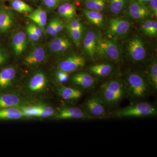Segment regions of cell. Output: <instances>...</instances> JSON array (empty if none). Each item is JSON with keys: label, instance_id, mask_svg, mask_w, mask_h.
Masks as SVG:
<instances>
[{"label": "cell", "instance_id": "obj_36", "mask_svg": "<svg viewBox=\"0 0 157 157\" xmlns=\"http://www.w3.org/2000/svg\"><path fill=\"white\" fill-rule=\"evenodd\" d=\"M43 3L48 9H54L58 5L59 0H43Z\"/></svg>", "mask_w": 157, "mask_h": 157}, {"label": "cell", "instance_id": "obj_41", "mask_svg": "<svg viewBox=\"0 0 157 157\" xmlns=\"http://www.w3.org/2000/svg\"><path fill=\"white\" fill-rule=\"evenodd\" d=\"M157 34V23L155 20H151V28L150 36H156Z\"/></svg>", "mask_w": 157, "mask_h": 157}, {"label": "cell", "instance_id": "obj_27", "mask_svg": "<svg viewBox=\"0 0 157 157\" xmlns=\"http://www.w3.org/2000/svg\"><path fill=\"white\" fill-rule=\"evenodd\" d=\"M108 2L109 11L113 14H117L122 11L127 0H108Z\"/></svg>", "mask_w": 157, "mask_h": 157}, {"label": "cell", "instance_id": "obj_11", "mask_svg": "<svg viewBox=\"0 0 157 157\" xmlns=\"http://www.w3.org/2000/svg\"><path fill=\"white\" fill-rule=\"evenodd\" d=\"M131 26L128 21L120 18L109 19L108 34L112 37H117L126 34Z\"/></svg>", "mask_w": 157, "mask_h": 157}, {"label": "cell", "instance_id": "obj_2", "mask_svg": "<svg viewBox=\"0 0 157 157\" xmlns=\"http://www.w3.org/2000/svg\"><path fill=\"white\" fill-rule=\"evenodd\" d=\"M125 81L127 89V98L131 103L144 101L152 92L147 79L140 73H129Z\"/></svg>", "mask_w": 157, "mask_h": 157}, {"label": "cell", "instance_id": "obj_42", "mask_svg": "<svg viewBox=\"0 0 157 157\" xmlns=\"http://www.w3.org/2000/svg\"><path fill=\"white\" fill-rule=\"evenodd\" d=\"M55 28L58 33H60L63 29V25L61 21L58 19H55Z\"/></svg>", "mask_w": 157, "mask_h": 157}, {"label": "cell", "instance_id": "obj_14", "mask_svg": "<svg viewBox=\"0 0 157 157\" xmlns=\"http://www.w3.org/2000/svg\"><path fill=\"white\" fill-rule=\"evenodd\" d=\"M45 52L42 47H35L30 52L24 59V63L29 67H36L44 61Z\"/></svg>", "mask_w": 157, "mask_h": 157}, {"label": "cell", "instance_id": "obj_31", "mask_svg": "<svg viewBox=\"0 0 157 157\" xmlns=\"http://www.w3.org/2000/svg\"><path fill=\"white\" fill-rule=\"evenodd\" d=\"M46 33L52 36H55L58 33L57 32L55 28V19L51 21L46 28Z\"/></svg>", "mask_w": 157, "mask_h": 157}, {"label": "cell", "instance_id": "obj_4", "mask_svg": "<svg viewBox=\"0 0 157 157\" xmlns=\"http://www.w3.org/2000/svg\"><path fill=\"white\" fill-rule=\"evenodd\" d=\"M106 107L97 93L89 96L82 106V109L90 119H103L108 117Z\"/></svg>", "mask_w": 157, "mask_h": 157}, {"label": "cell", "instance_id": "obj_15", "mask_svg": "<svg viewBox=\"0 0 157 157\" xmlns=\"http://www.w3.org/2000/svg\"><path fill=\"white\" fill-rule=\"evenodd\" d=\"M98 37L94 32L89 31L83 39V46L85 52L89 56L94 59L97 53Z\"/></svg>", "mask_w": 157, "mask_h": 157}, {"label": "cell", "instance_id": "obj_1", "mask_svg": "<svg viewBox=\"0 0 157 157\" xmlns=\"http://www.w3.org/2000/svg\"><path fill=\"white\" fill-rule=\"evenodd\" d=\"M97 93L106 107H117L127 98L125 81L121 78L108 79L101 85Z\"/></svg>", "mask_w": 157, "mask_h": 157}, {"label": "cell", "instance_id": "obj_29", "mask_svg": "<svg viewBox=\"0 0 157 157\" xmlns=\"http://www.w3.org/2000/svg\"><path fill=\"white\" fill-rule=\"evenodd\" d=\"M70 36L77 47L79 46L81 42L83 29H68Z\"/></svg>", "mask_w": 157, "mask_h": 157}, {"label": "cell", "instance_id": "obj_19", "mask_svg": "<svg viewBox=\"0 0 157 157\" xmlns=\"http://www.w3.org/2000/svg\"><path fill=\"white\" fill-rule=\"evenodd\" d=\"M113 66L107 63L93 65L88 68L90 73L100 78H106L110 76L113 73Z\"/></svg>", "mask_w": 157, "mask_h": 157}, {"label": "cell", "instance_id": "obj_38", "mask_svg": "<svg viewBox=\"0 0 157 157\" xmlns=\"http://www.w3.org/2000/svg\"><path fill=\"white\" fill-rule=\"evenodd\" d=\"M8 56L5 50L0 47V66L3 65L7 62Z\"/></svg>", "mask_w": 157, "mask_h": 157}, {"label": "cell", "instance_id": "obj_20", "mask_svg": "<svg viewBox=\"0 0 157 157\" xmlns=\"http://www.w3.org/2000/svg\"><path fill=\"white\" fill-rule=\"evenodd\" d=\"M29 19L41 28L44 33L45 27L47 23V15L45 10L39 7L36 10L26 15Z\"/></svg>", "mask_w": 157, "mask_h": 157}, {"label": "cell", "instance_id": "obj_39", "mask_svg": "<svg viewBox=\"0 0 157 157\" xmlns=\"http://www.w3.org/2000/svg\"><path fill=\"white\" fill-rule=\"evenodd\" d=\"M58 12L60 15L62 16V17L67 18V19H71L70 15L68 14L67 11L66 10L63 4L59 6Z\"/></svg>", "mask_w": 157, "mask_h": 157}, {"label": "cell", "instance_id": "obj_17", "mask_svg": "<svg viewBox=\"0 0 157 157\" xmlns=\"http://www.w3.org/2000/svg\"><path fill=\"white\" fill-rule=\"evenodd\" d=\"M58 93L65 101H75L79 100L83 95L81 90L74 87L62 86L58 89Z\"/></svg>", "mask_w": 157, "mask_h": 157}, {"label": "cell", "instance_id": "obj_35", "mask_svg": "<svg viewBox=\"0 0 157 157\" xmlns=\"http://www.w3.org/2000/svg\"><path fill=\"white\" fill-rule=\"evenodd\" d=\"M149 3L148 9L150 12H151L155 17L157 16V0H151Z\"/></svg>", "mask_w": 157, "mask_h": 157}, {"label": "cell", "instance_id": "obj_30", "mask_svg": "<svg viewBox=\"0 0 157 157\" xmlns=\"http://www.w3.org/2000/svg\"><path fill=\"white\" fill-rule=\"evenodd\" d=\"M57 80L61 83L67 82L69 79V73L59 70L56 73Z\"/></svg>", "mask_w": 157, "mask_h": 157}, {"label": "cell", "instance_id": "obj_23", "mask_svg": "<svg viewBox=\"0 0 157 157\" xmlns=\"http://www.w3.org/2000/svg\"><path fill=\"white\" fill-rule=\"evenodd\" d=\"M146 78L153 92H155L157 90V63L156 60H153L149 66Z\"/></svg>", "mask_w": 157, "mask_h": 157}, {"label": "cell", "instance_id": "obj_40", "mask_svg": "<svg viewBox=\"0 0 157 157\" xmlns=\"http://www.w3.org/2000/svg\"><path fill=\"white\" fill-rule=\"evenodd\" d=\"M28 25L39 37L42 36L43 32L41 28L39 27V26L34 23H31L29 25Z\"/></svg>", "mask_w": 157, "mask_h": 157}, {"label": "cell", "instance_id": "obj_45", "mask_svg": "<svg viewBox=\"0 0 157 157\" xmlns=\"http://www.w3.org/2000/svg\"></svg>", "mask_w": 157, "mask_h": 157}, {"label": "cell", "instance_id": "obj_7", "mask_svg": "<svg viewBox=\"0 0 157 157\" xmlns=\"http://www.w3.org/2000/svg\"><path fill=\"white\" fill-rule=\"evenodd\" d=\"M54 117L57 120L90 119L82 108L68 106L62 107L56 111Z\"/></svg>", "mask_w": 157, "mask_h": 157}, {"label": "cell", "instance_id": "obj_43", "mask_svg": "<svg viewBox=\"0 0 157 157\" xmlns=\"http://www.w3.org/2000/svg\"><path fill=\"white\" fill-rule=\"evenodd\" d=\"M70 42L68 40L67 42H65L63 45H62L61 47L60 48L59 50V52H64L66 51L70 47Z\"/></svg>", "mask_w": 157, "mask_h": 157}, {"label": "cell", "instance_id": "obj_10", "mask_svg": "<svg viewBox=\"0 0 157 157\" xmlns=\"http://www.w3.org/2000/svg\"><path fill=\"white\" fill-rule=\"evenodd\" d=\"M128 52L131 59L134 62L143 61L146 56V51L143 42L137 38L129 41L128 45Z\"/></svg>", "mask_w": 157, "mask_h": 157}, {"label": "cell", "instance_id": "obj_28", "mask_svg": "<svg viewBox=\"0 0 157 157\" xmlns=\"http://www.w3.org/2000/svg\"><path fill=\"white\" fill-rule=\"evenodd\" d=\"M64 37H59L55 38L50 42L49 47L52 51L54 52H59V50L62 45L68 41Z\"/></svg>", "mask_w": 157, "mask_h": 157}, {"label": "cell", "instance_id": "obj_22", "mask_svg": "<svg viewBox=\"0 0 157 157\" xmlns=\"http://www.w3.org/2000/svg\"><path fill=\"white\" fill-rule=\"evenodd\" d=\"M14 22V16L11 11L0 9V33L10 29Z\"/></svg>", "mask_w": 157, "mask_h": 157}, {"label": "cell", "instance_id": "obj_9", "mask_svg": "<svg viewBox=\"0 0 157 157\" xmlns=\"http://www.w3.org/2000/svg\"><path fill=\"white\" fill-rule=\"evenodd\" d=\"M72 83L85 90H90L94 89L96 80L90 73L87 72H80L75 73L71 77Z\"/></svg>", "mask_w": 157, "mask_h": 157}, {"label": "cell", "instance_id": "obj_26", "mask_svg": "<svg viewBox=\"0 0 157 157\" xmlns=\"http://www.w3.org/2000/svg\"><path fill=\"white\" fill-rule=\"evenodd\" d=\"M84 4L88 10L100 11L106 7L107 0H86Z\"/></svg>", "mask_w": 157, "mask_h": 157}, {"label": "cell", "instance_id": "obj_25", "mask_svg": "<svg viewBox=\"0 0 157 157\" xmlns=\"http://www.w3.org/2000/svg\"><path fill=\"white\" fill-rule=\"evenodd\" d=\"M10 5L12 9L21 13H30L33 11L31 6L21 0H12Z\"/></svg>", "mask_w": 157, "mask_h": 157}, {"label": "cell", "instance_id": "obj_34", "mask_svg": "<svg viewBox=\"0 0 157 157\" xmlns=\"http://www.w3.org/2000/svg\"><path fill=\"white\" fill-rule=\"evenodd\" d=\"M26 32L27 33L28 36L30 40L33 41H38L40 39V37L38 35H37L34 31L32 29L29 27V25L27 26L26 27Z\"/></svg>", "mask_w": 157, "mask_h": 157}, {"label": "cell", "instance_id": "obj_18", "mask_svg": "<svg viewBox=\"0 0 157 157\" xmlns=\"http://www.w3.org/2000/svg\"><path fill=\"white\" fill-rule=\"evenodd\" d=\"M16 71L13 67H8L0 71V89H5L13 84Z\"/></svg>", "mask_w": 157, "mask_h": 157}, {"label": "cell", "instance_id": "obj_8", "mask_svg": "<svg viewBox=\"0 0 157 157\" xmlns=\"http://www.w3.org/2000/svg\"><path fill=\"white\" fill-rule=\"evenodd\" d=\"M85 64L84 57L77 55H73L60 62L59 68V70L70 73L83 67Z\"/></svg>", "mask_w": 157, "mask_h": 157}, {"label": "cell", "instance_id": "obj_16", "mask_svg": "<svg viewBox=\"0 0 157 157\" xmlns=\"http://www.w3.org/2000/svg\"><path fill=\"white\" fill-rule=\"evenodd\" d=\"M27 35L22 31H19L13 35L11 45L16 55H21L27 46Z\"/></svg>", "mask_w": 157, "mask_h": 157}, {"label": "cell", "instance_id": "obj_6", "mask_svg": "<svg viewBox=\"0 0 157 157\" xmlns=\"http://www.w3.org/2000/svg\"><path fill=\"white\" fill-rule=\"evenodd\" d=\"M48 81L45 74L41 72L34 74L27 82L25 89L32 94H39L46 91Z\"/></svg>", "mask_w": 157, "mask_h": 157}, {"label": "cell", "instance_id": "obj_13", "mask_svg": "<svg viewBox=\"0 0 157 157\" xmlns=\"http://www.w3.org/2000/svg\"><path fill=\"white\" fill-rule=\"evenodd\" d=\"M24 104V100L16 93H7L0 95V109L21 107Z\"/></svg>", "mask_w": 157, "mask_h": 157}, {"label": "cell", "instance_id": "obj_24", "mask_svg": "<svg viewBox=\"0 0 157 157\" xmlns=\"http://www.w3.org/2000/svg\"><path fill=\"white\" fill-rule=\"evenodd\" d=\"M83 12L88 20L93 24L98 27L103 25L104 17L100 11L85 9Z\"/></svg>", "mask_w": 157, "mask_h": 157}, {"label": "cell", "instance_id": "obj_3", "mask_svg": "<svg viewBox=\"0 0 157 157\" xmlns=\"http://www.w3.org/2000/svg\"><path fill=\"white\" fill-rule=\"evenodd\" d=\"M157 114L155 105L144 101L131 103L127 107L117 109L109 113L108 117L114 118L146 117L155 116Z\"/></svg>", "mask_w": 157, "mask_h": 157}, {"label": "cell", "instance_id": "obj_33", "mask_svg": "<svg viewBox=\"0 0 157 157\" xmlns=\"http://www.w3.org/2000/svg\"><path fill=\"white\" fill-rule=\"evenodd\" d=\"M151 28V20H147L145 21L141 25V29L144 34L150 36Z\"/></svg>", "mask_w": 157, "mask_h": 157}, {"label": "cell", "instance_id": "obj_5", "mask_svg": "<svg viewBox=\"0 0 157 157\" xmlns=\"http://www.w3.org/2000/svg\"><path fill=\"white\" fill-rule=\"evenodd\" d=\"M97 53L102 57L118 63L121 59V53L117 45L111 40L98 37Z\"/></svg>", "mask_w": 157, "mask_h": 157}, {"label": "cell", "instance_id": "obj_12", "mask_svg": "<svg viewBox=\"0 0 157 157\" xmlns=\"http://www.w3.org/2000/svg\"><path fill=\"white\" fill-rule=\"evenodd\" d=\"M129 15L134 19L141 20L146 18L150 14L148 7L145 4L135 0H131L128 7Z\"/></svg>", "mask_w": 157, "mask_h": 157}, {"label": "cell", "instance_id": "obj_44", "mask_svg": "<svg viewBox=\"0 0 157 157\" xmlns=\"http://www.w3.org/2000/svg\"><path fill=\"white\" fill-rule=\"evenodd\" d=\"M139 2L143 3V4H145V3H148L150 2L151 0H135Z\"/></svg>", "mask_w": 157, "mask_h": 157}, {"label": "cell", "instance_id": "obj_21", "mask_svg": "<svg viewBox=\"0 0 157 157\" xmlns=\"http://www.w3.org/2000/svg\"><path fill=\"white\" fill-rule=\"evenodd\" d=\"M23 117L24 116L20 107L0 109V120H17Z\"/></svg>", "mask_w": 157, "mask_h": 157}, {"label": "cell", "instance_id": "obj_37", "mask_svg": "<svg viewBox=\"0 0 157 157\" xmlns=\"http://www.w3.org/2000/svg\"><path fill=\"white\" fill-rule=\"evenodd\" d=\"M67 29H83L82 25L79 21L77 20H73L69 24Z\"/></svg>", "mask_w": 157, "mask_h": 157}, {"label": "cell", "instance_id": "obj_32", "mask_svg": "<svg viewBox=\"0 0 157 157\" xmlns=\"http://www.w3.org/2000/svg\"><path fill=\"white\" fill-rule=\"evenodd\" d=\"M70 15V18H72L75 16L76 14V8L73 4L66 3L63 4Z\"/></svg>", "mask_w": 157, "mask_h": 157}]
</instances>
